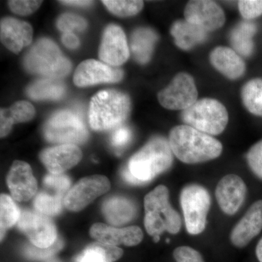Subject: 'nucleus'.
Segmentation results:
<instances>
[{
    "instance_id": "1",
    "label": "nucleus",
    "mask_w": 262,
    "mask_h": 262,
    "mask_svg": "<svg viewBox=\"0 0 262 262\" xmlns=\"http://www.w3.org/2000/svg\"><path fill=\"white\" fill-rule=\"evenodd\" d=\"M172 152L169 141L163 137L154 138L130 158L123 171L124 178L134 184L152 180L171 166Z\"/></svg>"
},
{
    "instance_id": "2",
    "label": "nucleus",
    "mask_w": 262,
    "mask_h": 262,
    "mask_svg": "<svg viewBox=\"0 0 262 262\" xmlns=\"http://www.w3.org/2000/svg\"><path fill=\"white\" fill-rule=\"evenodd\" d=\"M168 141L176 157L187 164L215 159L223 149L220 141L187 125L174 127L170 131Z\"/></svg>"
},
{
    "instance_id": "3",
    "label": "nucleus",
    "mask_w": 262,
    "mask_h": 262,
    "mask_svg": "<svg viewBox=\"0 0 262 262\" xmlns=\"http://www.w3.org/2000/svg\"><path fill=\"white\" fill-rule=\"evenodd\" d=\"M130 112V100L116 90H105L95 95L90 103L89 123L92 129L105 131L119 127Z\"/></svg>"
},
{
    "instance_id": "4",
    "label": "nucleus",
    "mask_w": 262,
    "mask_h": 262,
    "mask_svg": "<svg viewBox=\"0 0 262 262\" xmlns=\"http://www.w3.org/2000/svg\"><path fill=\"white\" fill-rule=\"evenodd\" d=\"M144 226L155 243L164 232L177 234L182 227V219L170 206L168 188L160 185L148 193L144 198Z\"/></svg>"
},
{
    "instance_id": "5",
    "label": "nucleus",
    "mask_w": 262,
    "mask_h": 262,
    "mask_svg": "<svg viewBox=\"0 0 262 262\" xmlns=\"http://www.w3.org/2000/svg\"><path fill=\"white\" fill-rule=\"evenodd\" d=\"M26 69L32 73L58 79L70 73L72 64L56 43L47 38L38 40L24 59Z\"/></svg>"
},
{
    "instance_id": "6",
    "label": "nucleus",
    "mask_w": 262,
    "mask_h": 262,
    "mask_svg": "<svg viewBox=\"0 0 262 262\" xmlns=\"http://www.w3.org/2000/svg\"><path fill=\"white\" fill-rule=\"evenodd\" d=\"M181 117L186 125L210 136L222 134L229 121L225 106L209 98L198 100L190 107L183 110Z\"/></svg>"
},
{
    "instance_id": "7",
    "label": "nucleus",
    "mask_w": 262,
    "mask_h": 262,
    "mask_svg": "<svg viewBox=\"0 0 262 262\" xmlns=\"http://www.w3.org/2000/svg\"><path fill=\"white\" fill-rule=\"evenodd\" d=\"M44 136L51 142L77 145L87 141L89 131L80 115L64 110L55 114L46 122Z\"/></svg>"
},
{
    "instance_id": "8",
    "label": "nucleus",
    "mask_w": 262,
    "mask_h": 262,
    "mask_svg": "<svg viewBox=\"0 0 262 262\" xmlns=\"http://www.w3.org/2000/svg\"><path fill=\"white\" fill-rule=\"evenodd\" d=\"M180 201L187 232L191 234L203 232L211 206L209 193L198 184L186 186L181 192Z\"/></svg>"
},
{
    "instance_id": "9",
    "label": "nucleus",
    "mask_w": 262,
    "mask_h": 262,
    "mask_svg": "<svg viewBox=\"0 0 262 262\" xmlns=\"http://www.w3.org/2000/svg\"><path fill=\"white\" fill-rule=\"evenodd\" d=\"M198 93L195 82L189 74L179 73L168 87L158 94L163 107L170 110H185L196 101Z\"/></svg>"
},
{
    "instance_id": "10",
    "label": "nucleus",
    "mask_w": 262,
    "mask_h": 262,
    "mask_svg": "<svg viewBox=\"0 0 262 262\" xmlns=\"http://www.w3.org/2000/svg\"><path fill=\"white\" fill-rule=\"evenodd\" d=\"M19 229L37 248L51 247L57 241L54 224L48 215L38 211H24L18 221Z\"/></svg>"
},
{
    "instance_id": "11",
    "label": "nucleus",
    "mask_w": 262,
    "mask_h": 262,
    "mask_svg": "<svg viewBox=\"0 0 262 262\" xmlns=\"http://www.w3.org/2000/svg\"><path fill=\"white\" fill-rule=\"evenodd\" d=\"M110 182L104 176L85 177L75 184L67 193L64 206L72 211H80L98 196L107 192Z\"/></svg>"
},
{
    "instance_id": "12",
    "label": "nucleus",
    "mask_w": 262,
    "mask_h": 262,
    "mask_svg": "<svg viewBox=\"0 0 262 262\" xmlns=\"http://www.w3.org/2000/svg\"><path fill=\"white\" fill-rule=\"evenodd\" d=\"M185 20L204 29L212 32L223 27L225 14L220 5L213 1L194 0L190 1L184 10Z\"/></svg>"
},
{
    "instance_id": "13",
    "label": "nucleus",
    "mask_w": 262,
    "mask_h": 262,
    "mask_svg": "<svg viewBox=\"0 0 262 262\" xmlns=\"http://www.w3.org/2000/svg\"><path fill=\"white\" fill-rule=\"evenodd\" d=\"M123 72L96 60H86L77 67L74 75V82L79 87H87L99 83L120 82Z\"/></svg>"
},
{
    "instance_id": "14",
    "label": "nucleus",
    "mask_w": 262,
    "mask_h": 262,
    "mask_svg": "<svg viewBox=\"0 0 262 262\" xmlns=\"http://www.w3.org/2000/svg\"><path fill=\"white\" fill-rule=\"evenodd\" d=\"M130 51L125 33L119 26L111 24L103 32L99 58L112 67H120L128 59Z\"/></svg>"
},
{
    "instance_id": "15",
    "label": "nucleus",
    "mask_w": 262,
    "mask_h": 262,
    "mask_svg": "<svg viewBox=\"0 0 262 262\" xmlns=\"http://www.w3.org/2000/svg\"><path fill=\"white\" fill-rule=\"evenodd\" d=\"M247 187L238 176L229 174L221 179L215 189V198L222 211L234 215L239 211L246 199Z\"/></svg>"
},
{
    "instance_id": "16",
    "label": "nucleus",
    "mask_w": 262,
    "mask_h": 262,
    "mask_svg": "<svg viewBox=\"0 0 262 262\" xmlns=\"http://www.w3.org/2000/svg\"><path fill=\"white\" fill-rule=\"evenodd\" d=\"M7 182L13 199L26 202L37 192V183L30 165L25 162L15 160L8 173Z\"/></svg>"
},
{
    "instance_id": "17",
    "label": "nucleus",
    "mask_w": 262,
    "mask_h": 262,
    "mask_svg": "<svg viewBox=\"0 0 262 262\" xmlns=\"http://www.w3.org/2000/svg\"><path fill=\"white\" fill-rule=\"evenodd\" d=\"M39 158L50 173L62 174L80 163L82 153L75 144H60L43 150Z\"/></svg>"
},
{
    "instance_id": "18",
    "label": "nucleus",
    "mask_w": 262,
    "mask_h": 262,
    "mask_svg": "<svg viewBox=\"0 0 262 262\" xmlns=\"http://www.w3.org/2000/svg\"><path fill=\"white\" fill-rule=\"evenodd\" d=\"M90 234L98 243L114 246H137L143 239L142 230L136 226L115 228L104 224L97 223L91 227Z\"/></svg>"
},
{
    "instance_id": "19",
    "label": "nucleus",
    "mask_w": 262,
    "mask_h": 262,
    "mask_svg": "<svg viewBox=\"0 0 262 262\" xmlns=\"http://www.w3.org/2000/svg\"><path fill=\"white\" fill-rule=\"evenodd\" d=\"M262 230V200L253 203L230 234L235 247L244 248Z\"/></svg>"
},
{
    "instance_id": "20",
    "label": "nucleus",
    "mask_w": 262,
    "mask_h": 262,
    "mask_svg": "<svg viewBox=\"0 0 262 262\" xmlns=\"http://www.w3.org/2000/svg\"><path fill=\"white\" fill-rule=\"evenodd\" d=\"M32 26L13 18L2 19L0 24L1 42L9 51L18 53L32 41Z\"/></svg>"
},
{
    "instance_id": "21",
    "label": "nucleus",
    "mask_w": 262,
    "mask_h": 262,
    "mask_svg": "<svg viewBox=\"0 0 262 262\" xmlns=\"http://www.w3.org/2000/svg\"><path fill=\"white\" fill-rule=\"evenodd\" d=\"M210 61L215 70L230 80H236L244 75L246 64L234 50L217 47L210 54Z\"/></svg>"
},
{
    "instance_id": "22",
    "label": "nucleus",
    "mask_w": 262,
    "mask_h": 262,
    "mask_svg": "<svg viewBox=\"0 0 262 262\" xmlns=\"http://www.w3.org/2000/svg\"><path fill=\"white\" fill-rule=\"evenodd\" d=\"M102 211L108 223L115 226L129 223L136 215L135 204L123 196H113L105 201Z\"/></svg>"
},
{
    "instance_id": "23",
    "label": "nucleus",
    "mask_w": 262,
    "mask_h": 262,
    "mask_svg": "<svg viewBox=\"0 0 262 262\" xmlns=\"http://www.w3.org/2000/svg\"><path fill=\"white\" fill-rule=\"evenodd\" d=\"M176 45L181 49L189 51L203 42L207 37V32L186 20L176 21L170 29Z\"/></svg>"
},
{
    "instance_id": "24",
    "label": "nucleus",
    "mask_w": 262,
    "mask_h": 262,
    "mask_svg": "<svg viewBox=\"0 0 262 262\" xmlns=\"http://www.w3.org/2000/svg\"><path fill=\"white\" fill-rule=\"evenodd\" d=\"M35 115L32 103L26 101H17L10 108H1L0 134L4 138L9 134L14 124L30 121Z\"/></svg>"
},
{
    "instance_id": "25",
    "label": "nucleus",
    "mask_w": 262,
    "mask_h": 262,
    "mask_svg": "<svg viewBox=\"0 0 262 262\" xmlns=\"http://www.w3.org/2000/svg\"><path fill=\"white\" fill-rule=\"evenodd\" d=\"M158 38L156 33L149 28H139L133 33L131 51L136 61L141 63L149 61Z\"/></svg>"
},
{
    "instance_id": "26",
    "label": "nucleus",
    "mask_w": 262,
    "mask_h": 262,
    "mask_svg": "<svg viewBox=\"0 0 262 262\" xmlns=\"http://www.w3.org/2000/svg\"><path fill=\"white\" fill-rule=\"evenodd\" d=\"M256 32V24L248 20L241 22L232 29L231 44L239 54L244 56L251 55L253 51V37Z\"/></svg>"
},
{
    "instance_id": "27",
    "label": "nucleus",
    "mask_w": 262,
    "mask_h": 262,
    "mask_svg": "<svg viewBox=\"0 0 262 262\" xmlns=\"http://www.w3.org/2000/svg\"><path fill=\"white\" fill-rule=\"evenodd\" d=\"M122 254L121 248L98 242L86 248L75 262H114L121 258Z\"/></svg>"
},
{
    "instance_id": "28",
    "label": "nucleus",
    "mask_w": 262,
    "mask_h": 262,
    "mask_svg": "<svg viewBox=\"0 0 262 262\" xmlns=\"http://www.w3.org/2000/svg\"><path fill=\"white\" fill-rule=\"evenodd\" d=\"M65 86L58 79L47 78L36 81L27 89L29 97L34 100H58L63 96Z\"/></svg>"
},
{
    "instance_id": "29",
    "label": "nucleus",
    "mask_w": 262,
    "mask_h": 262,
    "mask_svg": "<svg viewBox=\"0 0 262 262\" xmlns=\"http://www.w3.org/2000/svg\"><path fill=\"white\" fill-rule=\"evenodd\" d=\"M243 103L248 111L256 116L262 117V79L248 81L241 92Z\"/></svg>"
},
{
    "instance_id": "30",
    "label": "nucleus",
    "mask_w": 262,
    "mask_h": 262,
    "mask_svg": "<svg viewBox=\"0 0 262 262\" xmlns=\"http://www.w3.org/2000/svg\"><path fill=\"white\" fill-rule=\"evenodd\" d=\"M65 196L41 192L36 196L34 206L37 211L46 215H56L61 213L64 206Z\"/></svg>"
},
{
    "instance_id": "31",
    "label": "nucleus",
    "mask_w": 262,
    "mask_h": 262,
    "mask_svg": "<svg viewBox=\"0 0 262 262\" xmlns=\"http://www.w3.org/2000/svg\"><path fill=\"white\" fill-rule=\"evenodd\" d=\"M0 211L1 239H3L7 229L18 223L20 213L11 196L7 194H2L0 198Z\"/></svg>"
},
{
    "instance_id": "32",
    "label": "nucleus",
    "mask_w": 262,
    "mask_h": 262,
    "mask_svg": "<svg viewBox=\"0 0 262 262\" xmlns=\"http://www.w3.org/2000/svg\"><path fill=\"white\" fill-rule=\"evenodd\" d=\"M102 3L114 15L119 17H129L138 14L144 7L142 1H116L103 0Z\"/></svg>"
},
{
    "instance_id": "33",
    "label": "nucleus",
    "mask_w": 262,
    "mask_h": 262,
    "mask_svg": "<svg viewBox=\"0 0 262 262\" xmlns=\"http://www.w3.org/2000/svg\"><path fill=\"white\" fill-rule=\"evenodd\" d=\"M43 184L48 190L66 196L70 191L71 181L63 174L49 173L45 177Z\"/></svg>"
},
{
    "instance_id": "34",
    "label": "nucleus",
    "mask_w": 262,
    "mask_h": 262,
    "mask_svg": "<svg viewBox=\"0 0 262 262\" xmlns=\"http://www.w3.org/2000/svg\"><path fill=\"white\" fill-rule=\"evenodd\" d=\"M57 27L61 32H72L77 30L82 32L87 27L88 23L85 19L72 13H64L59 17L57 21Z\"/></svg>"
},
{
    "instance_id": "35",
    "label": "nucleus",
    "mask_w": 262,
    "mask_h": 262,
    "mask_svg": "<svg viewBox=\"0 0 262 262\" xmlns=\"http://www.w3.org/2000/svg\"><path fill=\"white\" fill-rule=\"evenodd\" d=\"M62 247H63V242L61 239H57L56 242L51 247L40 248L34 246H29L24 250V253L26 256L30 259H47L58 252Z\"/></svg>"
},
{
    "instance_id": "36",
    "label": "nucleus",
    "mask_w": 262,
    "mask_h": 262,
    "mask_svg": "<svg viewBox=\"0 0 262 262\" xmlns=\"http://www.w3.org/2000/svg\"><path fill=\"white\" fill-rule=\"evenodd\" d=\"M246 158L251 171L262 180V139L251 146Z\"/></svg>"
},
{
    "instance_id": "37",
    "label": "nucleus",
    "mask_w": 262,
    "mask_h": 262,
    "mask_svg": "<svg viewBox=\"0 0 262 262\" xmlns=\"http://www.w3.org/2000/svg\"><path fill=\"white\" fill-rule=\"evenodd\" d=\"M237 3L239 13L246 20H252L262 15L261 0H241Z\"/></svg>"
},
{
    "instance_id": "38",
    "label": "nucleus",
    "mask_w": 262,
    "mask_h": 262,
    "mask_svg": "<svg viewBox=\"0 0 262 262\" xmlns=\"http://www.w3.org/2000/svg\"><path fill=\"white\" fill-rule=\"evenodd\" d=\"M42 1H28V0H11L8 2L10 10L15 14L29 15L34 13L41 6Z\"/></svg>"
},
{
    "instance_id": "39",
    "label": "nucleus",
    "mask_w": 262,
    "mask_h": 262,
    "mask_svg": "<svg viewBox=\"0 0 262 262\" xmlns=\"http://www.w3.org/2000/svg\"><path fill=\"white\" fill-rule=\"evenodd\" d=\"M173 256L177 262H205L201 253L189 246L176 248Z\"/></svg>"
},
{
    "instance_id": "40",
    "label": "nucleus",
    "mask_w": 262,
    "mask_h": 262,
    "mask_svg": "<svg viewBox=\"0 0 262 262\" xmlns=\"http://www.w3.org/2000/svg\"><path fill=\"white\" fill-rule=\"evenodd\" d=\"M132 137V132L127 127H117L112 137L113 145L117 148L123 147L130 142Z\"/></svg>"
},
{
    "instance_id": "41",
    "label": "nucleus",
    "mask_w": 262,
    "mask_h": 262,
    "mask_svg": "<svg viewBox=\"0 0 262 262\" xmlns=\"http://www.w3.org/2000/svg\"><path fill=\"white\" fill-rule=\"evenodd\" d=\"M61 39L63 44L69 49H76L80 46V40L74 33H63Z\"/></svg>"
},
{
    "instance_id": "42",
    "label": "nucleus",
    "mask_w": 262,
    "mask_h": 262,
    "mask_svg": "<svg viewBox=\"0 0 262 262\" xmlns=\"http://www.w3.org/2000/svg\"><path fill=\"white\" fill-rule=\"evenodd\" d=\"M61 3L66 5H76V6H89L92 4V1H78V0H68V1H61Z\"/></svg>"
},
{
    "instance_id": "43",
    "label": "nucleus",
    "mask_w": 262,
    "mask_h": 262,
    "mask_svg": "<svg viewBox=\"0 0 262 262\" xmlns=\"http://www.w3.org/2000/svg\"><path fill=\"white\" fill-rule=\"evenodd\" d=\"M256 254L258 261L262 262V237L258 241L256 248Z\"/></svg>"
},
{
    "instance_id": "44",
    "label": "nucleus",
    "mask_w": 262,
    "mask_h": 262,
    "mask_svg": "<svg viewBox=\"0 0 262 262\" xmlns=\"http://www.w3.org/2000/svg\"><path fill=\"white\" fill-rule=\"evenodd\" d=\"M48 262H60V261H58V260L52 259V260H51V261H48Z\"/></svg>"
}]
</instances>
